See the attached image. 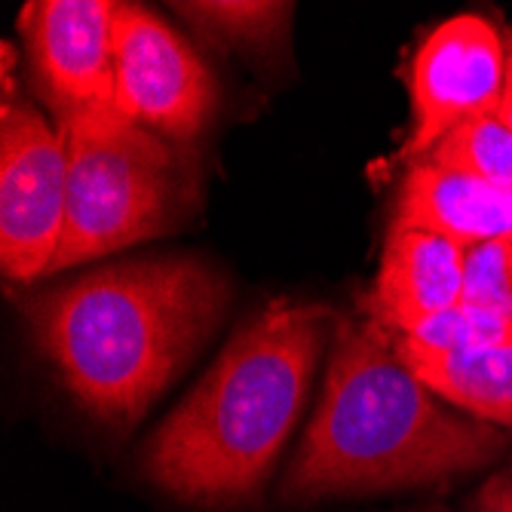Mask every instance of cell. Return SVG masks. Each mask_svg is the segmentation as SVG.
Wrapping results in <instances>:
<instances>
[{"label": "cell", "mask_w": 512, "mask_h": 512, "mask_svg": "<svg viewBox=\"0 0 512 512\" xmlns=\"http://www.w3.org/2000/svg\"><path fill=\"white\" fill-rule=\"evenodd\" d=\"M230 283L206 258L160 255L89 270L22 304L40 356L74 402L132 427L203 350Z\"/></svg>", "instance_id": "obj_1"}, {"label": "cell", "mask_w": 512, "mask_h": 512, "mask_svg": "<svg viewBox=\"0 0 512 512\" xmlns=\"http://www.w3.org/2000/svg\"><path fill=\"white\" fill-rule=\"evenodd\" d=\"M509 448V433L442 402L399 359L393 335L338 316L322 396L289 463L283 500L375 494L470 476Z\"/></svg>", "instance_id": "obj_2"}, {"label": "cell", "mask_w": 512, "mask_h": 512, "mask_svg": "<svg viewBox=\"0 0 512 512\" xmlns=\"http://www.w3.org/2000/svg\"><path fill=\"white\" fill-rule=\"evenodd\" d=\"M338 316L301 301L258 310L154 430L142 451L145 479L203 509L255 497L304 411Z\"/></svg>", "instance_id": "obj_3"}, {"label": "cell", "mask_w": 512, "mask_h": 512, "mask_svg": "<svg viewBox=\"0 0 512 512\" xmlns=\"http://www.w3.org/2000/svg\"><path fill=\"white\" fill-rule=\"evenodd\" d=\"M68 203L50 276L157 240L197 206V169L181 145L132 123L117 105L59 123Z\"/></svg>", "instance_id": "obj_4"}, {"label": "cell", "mask_w": 512, "mask_h": 512, "mask_svg": "<svg viewBox=\"0 0 512 512\" xmlns=\"http://www.w3.org/2000/svg\"><path fill=\"white\" fill-rule=\"evenodd\" d=\"M68 203L65 132L25 102L0 111V267L10 283L46 279Z\"/></svg>", "instance_id": "obj_5"}, {"label": "cell", "mask_w": 512, "mask_h": 512, "mask_svg": "<svg viewBox=\"0 0 512 512\" xmlns=\"http://www.w3.org/2000/svg\"><path fill=\"white\" fill-rule=\"evenodd\" d=\"M114 77L120 114L175 145L203 135L218 111V80L209 65L142 4L114 10Z\"/></svg>", "instance_id": "obj_6"}, {"label": "cell", "mask_w": 512, "mask_h": 512, "mask_svg": "<svg viewBox=\"0 0 512 512\" xmlns=\"http://www.w3.org/2000/svg\"><path fill=\"white\" fill-rule=\"evenodd\" d=\"M503 86L506 34L491 19L460 13L436 25L411 59V126L399 160H424L463 123L497 114Z\"/></svg>", "instance_id": "obj_7"}, {"label": "cell", "mask_w": 512, "mask_h": 512, "mask_svg": "<svg viewBox=\"0 0 512 512\" xmlns=\"http://www.w3.org/2000/svg\"><path fill=\"white\" fill-rule=\"evenodd\" d=\"M114 10L111 0H31L19 13L37 89L59 123L117 105Z\"/></svg>", "instance_id": "obj_8"}, {"label": "cell", "mask_w": 512, "mask_h": 512, "mask_svg": "<svg viewBox=\"0 0 512 512\" xmlns=\"http://www.w3.org/2000/svg\"><path fill=\"white\" fill-rule=\"evenodd\" d=\"M467 249L427 230H387L375 283L359 298V316L387 335H414L427 319L463 298Z\"/></svg>", "instance_id": "obj_9"}, {"label": "cell", "mask_w": 512, "mask_h": 512, "mask_svg": "<svg viewBox=\"0 0 512 512\" xmlns=\"http://www.w3.org/2000/svg\"><path fill=\"white\" fill-rule=\"evenodd\" d=\"M390 227L427 230L470 249L512 234V191L476 175L417 160L396 194Z\"/></svg>", "instance_id": "obj_10"}, {"label": "cell", "mask_w": 512, "mask_h": 512, "mask_svg": "<svg viewBox=\"0 0 512 512\" xmlns=\"http://www.w3.org/2000/svg\"><path fill=\"white\" fill-rule=\"evenodd\" d=\"M399 359L442 402L500 430H512V341L479 350H433L393 335Z\"/></svg>", "instance_id": "obj_11"}, {"label": "cell", "mask_w": 512, "mask_h": 512, "mask_svg": "<svg viewBox=\"0 0 512 512\" xmlns=\"http://www.w3.org/2000/svg\"><path fill=\"white\" fill-rule=\"evenodd\" d=\"M206 40L237 53H273L289 37L295 4L276 0H194L169 4Z\"/></svg>", "instance_id": "obj_12"}, {"label": "cell", "mask_w": 512, "mask_h": 512, "mask_svg": "<svg viewBox=\"0 0 512 512\" xmlns=\"http://www.w3.org/2000/svg\"><path fill=\"white\" fill-rule=\"evenodd\" d=\"M424 160L512 191V129L497 114L463 123L448 138H442Z\"/></svg>", "instance_id": "obj_13"}, {"label": "cell", "mask_w": 512, "mask_h": 512, "mask_svg": "<svg viewBox=\"0 0 512 512\" xmlns=\"http://www.w3.org/2000/svg\"><path fill=\"white\" fill-rule=\"evenodd\" d=\"M460 304L488 310L512 322V234L467 249Z\"/></svg>", "instance_id": "obj_14"}, {"label": "cell", "mask_w": 512, "mask_h": 512, "mask_svg": "<svg viewBox=\"0 0 512 512\" xmlns=\"http://www.w3.org/2000/svg\"><path fill=\"white\" fill-rule=\"evenodd\" d=\"M405 338H414L417 344L433 350H479L512 341V322L479 307L457 304L427 319L421 329Z\"/></svg>", "instance_id": "obj_15"}, {"label": "cell", "mask_w": 512, "mask_h": 512, "mask_svg": "<svg viewBox=\"0 0 512 512\" xmlns=\"http://www.w3.org/2000/svg\"><path fill=\"white\" fill-rule=\"evenodd\" d=\"M470 512H512V463L479 485Z\"/></svg>", "instance_id": "obj_16"}, {"label": "cell", "mask_w": 512, "mask_h": 512, "mask_svg": "<svg viewBox=\"0 0 512 512\" xmlns=\"http://www.w3.org/2000/svg\"><path fill=\"white\" fill-rule=\"evenodd\" d=\"M497 117L512 129V31L506 34V86L497 105Z\"/></svg>", "instance_id": "obj_17"}]
</instances>
